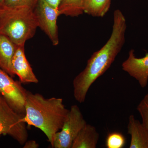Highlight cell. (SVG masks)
Segmentation results:
<instances>
[{
  "instance_id": "1",
  "label": "cell",
  "mask_w": 148,
  "mask_h": 148,
  "mask_svg": "<svg viewBox=\"0 0 148 148\" xmlns=\"http://www.w3.org/2000/svg\"><path fill=\"white\" fill-rule=\"evenodd\" d=\"M126 18L119 9L114 10L110 38L88 60L87 65L73 81L74 98L80 103L85 101L91 86L110 67L125 42Z\"/></svg>"
},
{
  "instance_id": "2",
  "label": "cell",
  "mask_w": 148,
  "mask_h": 148,
  "mask_svg": "<svg viewBox=\"0 0 148 148\" xmlns=\"http://www.w3.org/2000/svg\"><path fill=\"white\" fill-rule=\"evenodd\" d=\"M23 120L29 125L40 130L52 147L56 134L61 130L69 110L61 98H46L40 93L27 91Z\"/></svg>"
},
{
  "instance_id": "3",
  "label": "cell",
  "mask_w": 148,
  "mask_h": 148,
  "mask_svg": "<svg viewBox=\"0 0 148 148\" xmlns=\"http://www.w3.org/2000/svg\"><path fill=\"white\" fill-rule=\"evenodd\" d=\"M38 28L34 9L27 6L8 7L0 5V34L17 46L24 45Z\"/></svg>"
},
{
  "instance_id": "4",
  "label": "cell",
  "mask_w": 148,
  "mask_h": 148,
  "mask_svg": "<svg viewBox=\"0 0 148 148\" xmlns=\"http://www.w3.org/2000/svg\"><path fill=\"white\" fill-rule=\"evenodd\" d=\"M24 116L14 110L3 98L0 108V136L9 135L20 145H24L28 138Z\"/></svg>"
},
{
  "instance_id": "5",
  "label": "cell",
  "mask_w": 148,
  "mask_h": 148,
  "mask_svg": "<svg viewBox=\"0 0 148 148\" xmlns=\"http://www.w3.org/2000/svg\"><path fill=\"white\" fill-rule=\"evenodd\" d=\"M86 124L78 106H72L62 128L56 134L52 147L71 148L74 140Z\"/></svg>"
},
{
  "instance_id": "6",
  "label": "cell",
  "mask_w": 148,
  "mask_h": 148,
  "mask_svg": "<svg viewBox=\"0 0 148 148\" xmlns=\"http://www.w3.org/2000/svg\"><path fill=\"white\" fill-rule=\"evenodd\" d=\"M27 91L20 81L14 80L0 68V93L14 110L24 116Z\"/></svg>"
},
{
  "instance_id": "7",
  "label": "cell",
  "mask_w": 148,
  "mask_h": 148,
  "mask_svg": "<svg viewBox=\"0 0 148 148\" xmlns=\"http://www.w3.org/2000/svg\"><path fill=\"white\" fill-rule=\"evenodd\" d=\"M34 12L38 27L47 35L53 45H58L59 40L57 22L60 16L58 9L49 5L44 0H39Z\"/></svg>"
},
{
  "instance_id": "8",
  "label": "cell",
  "mask_w": 148,
  "mask_h": 148,
  "mask_svg": "<svg viewBox=\"0 0 148 148\" xmlns=\"http://www.w3.org/2000/svg\"><path fill=\"white\" fill-rule=\"evenodd\" d=\"M122 69L130 76L138 81L141 87L144 88L148 83V53L142 58L135 56V51L131 49L128 57L122 64Z\"/></svg>"
},
{
  "instance_id": "9",
  "label": "cell",
  "mask_w": 148,
  "mask_h": 148,
  "mask_svg": "<svg viewBox=\"0 0 148 148\" xmlns=\"http://www.w3.org/2000/svg\"><path fill=\"white\" fill-rule=\"evenodd\" d=\"M12 69L21 83L39 82L25 53L24 45L17 46L12 62Z\"/></svg>"
},
{
  "instance_id": "10",
  "label": "cell",
  "mask_w": 148,
  "mask_h": 148,
  "mask_svg": "<svg viewBox=\"0 0 148 148\" xmlns=\"http://www.w3.org/2000/svg\"><path fill=\"white\" fill-rule=\"evenodd\" d=\"M127 131L131 136L130 148H148V130L133 115L130 116Z\"/></svg>"
},
{
  "instance_id": "11",
  "label": "cell",
  "mask_w": 148,
  "mask_h": 148,
  "mask_svg": "<svg viewBox=\"0 0 148 148\" xmlns=\"http://www.w3.org/2000/svg\"><path fill=\"white\" fill-rule=\"evenodd\" d=\"M17 46L7 37L0 34V68L12 77L15 75L12 62Z\"/></svg>"
},
{
  "instance_id": "12",
  "label": "cell",
  "mask_w": 148,
  "mask_h": 148,
  "mask_svg": "<svg viewBox=\"0 0 148 148\" xmlns=\"http://www.w3.org/2000/svg\"><path fill=\"white\" fill-rule=\"evenodd\" d=\"M99 137L96 128L87 123L79 132L71 148H96Z\"/></svg>"
},
{
  "instance_id": "13",
  "label": "cell",
  "mask_w": 148,
  "mask_h": 148,
  "mask_svg": "<svg viewBox=\"0 0 148 148\" xmlns=\"http://www.w3.org/2000/svg\"><path fill=\"white\" fill-rule=\"evenodd\" d=\"M112 0H84V12L96 17H103L108 12Z\"/></svg>"
},
{
  "instance_id": "14",
  "label": "cell",
  "mask_w": 148,
  "mask_h": 148,
  "mask_svg": "<svg viewBox=\"0 0 148 148\" xmlns=\"http://www.w3.org/2000/svg\"><path fill=\"white\" fill-rule=\"evenodd\" d=\"M84 0H62L58 8L59 14L77 17L84 13Z\"/></svg>"
},
{
  "instance_id": "15",
  "label": "cell",
  "mask_w": 148,
  "mask_h": 148,
  "mask_svg": "<svg viewBox=\"0 0 148 148\" xmlns=\"http://www.w3.org/2000/svg\"><path fill=\"white\" fill-rule=\"evenodd\" d=\"M125 138L119 132H111L106 140V146L108 148H122L125 144Z\"/></svg>"
},
{
  "instance_id": "16",
  "label": "cell",
  "mask_w": 148,
  "mask_h": 148,
  "mask_svg": "<svg viewBox=\"0 0 148 148\" xmlns=\"http://www.w3.org/2000/svg\"><path fill=\"white\" fill-rule=\"evenodd\" d=\"M142 119V123L148 130V93L140 101L137 108Z\"/></svg>"
},
{
  "instance_id": "17",
  "label": "cell",
  "mask_w": 148,
  "mask_h": 148,
  "mask_svg": "<svg viewBox=\"0 0 148 148\" xmlns=\"http://www.w3.org/2000/svg\"><path fill=\"white\" fill-rule=\"evenodd\" d=\"M39 0H4L3 5L8 7L27 6L34 9Z\"/></svg>"
},
{
  "instance_id": "18",
  "label": "cell",
  "mask_w": 148,
  "mask_h": 148,
  "mask_svg": "<svg viewBox=\"0 0 148 148\" xmlns=\"http://www.w3.org/2000/svg\"><path fill=\"white\" fill-rule=\"evenodd\" d=\"M24 148H38L39 147L38 144L36 141L34 140L26 141L24 144Z\"/></svg>"
},
{
  "instance_id": "19",
  "label": "cell",
  "mask_w": 148,
  "mask_h": 148,
  "mask_svg": "<svg viewBox=\"0 0 148 148\" xmlns=\"http://www.w3.org/2000/svg\"><path fill=\"white\" fill-rule=\"evenodd\" d=\"M49 5L56 9H58L62 0H44Z\"/></svg>"
},
{
  "instance_id": "20",
  "label": "cell",
  "mask_w": 148,
  "mask_h": 148,
  "mask_svg": "<svg viewBox=\"0 0 148 148\" xmlns=\"http://www.w3.org/2000/svg\"><path fill=\"white\" fill-rule=\"evenodd\" d=\"M3 100V98L2 95L0 93V108H1Z\"/></svg>"
},
{
  "instance_id": "21",
  "label": "cell",
  "mask_w": 148,
  "mask_h": 148,
  "mask_svg": "<svg viewBox=\"0 0 148 148\" xmlns=\"http://www.w3.org/2000/svg\"><path fill=\"white\" fill-rule=\"evenodd\" d=\"M4 0H0V5L3 4V3Z\"/></svg>"
}]
</instances>
